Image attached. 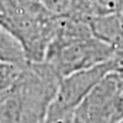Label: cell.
<instances>
[{
	"label": "cell",
	"instance_id": "obj_1",
	"mask_svg": "<svg viewBox=\"0 0 123 123\" xmlns=\"http://www.w3.org/2000/svg\"><path fill=\"white\" fill-rule=\"evenodd\" d=\"M61 81L45 62H29L0 93V123H44Z\"/></svg>",
	"mask_w": 123,
	"mask_h": 123
},
{
	"label": "cell",
	"instance_id": "obj_2",
	"mask_svg": "<svg viewBox=\"0 0 123 123\" xmlns=\"http://www.w3.org/2000/svg\"><path fill=\"white\" fill-rule=\"evenodd\" d=\"M0 25L20 41L29 62L40 63L55 38L56 18L46 10L42 0H6Z\"/></svg>",
	"mask_w": 123,
	"mask_h": 123
},
{
	"label": "cell",
	"instance_id": "obj_3",
	"mask_svg": "<svg viewBox=\"0 0 123 123\" xmlns=\"http://www.w3.org/2000/svg\"><path fill=\"white\" fill-rule=\"evenodd\" d=\"M115 50L114 47L93 35H57L49 44L43 62L47 63L62 79L110 61Z\"/></svg>",
	"mask_w": 123,
	"mask_h": 123
},
{
	"label": "cell",
	"instance_id": "obj_4",
	"mask_svg": "<svg viewBox=\"0 0 123 123\" xmlns=\"http://www.w3.org/2000/svg\"><path fill=\"white\" fill-rule=\"evenodd\" d=\"M116 69L112 57L104 64L78 71L61 79L44 123H73L78 106L101 80Z\"/></svg>",
	"mask_w": 123,
	"mask_h": 123
},
{
	"label": "cell",
	"instance_id": "obj_5",
	"mask_svg": "<svg viewBox=\"0 0 123 123\" xmlns=\"http://www.w3.org/2000/svg\"><path fill=\"white\" fill-rule=\"evenodd\" d=\"M123 119V76L111 72L75 111L76 123H118Z\"/></svg>",
	"mask_w": 123,
	"mask_h": 123
},
{
	"label": "cell",
	"instance_id": "obj_6",
	"mask_svg": "<svg viewBox=\"0 0 123 123\" xmlns=\"http://www.w3.org/2000/svg\"><path fill=\"white\" fill-rule=\"evenodd\" d=\"M42 3L55 18L89 22L98 14L90 0H42Z\"/></svg>",
	"mask_w": 123,
	"mask_h": 123
},
{
	"label": "cell",
	"instance_id": "obj_7",
	"mask_svg": "<svg viewBox=\"0 0 123 123\" xmlns=\"http://www.w3.org/2000/svg\"><path fill=\"white\" fill-rule=\"evenodd\" d=\"M0 61L17 67H23L29 63L20 41L1 25H0Z\"/></svg>",
	"mask_w": 123,
	"mask_h": 123
},
{
	"label": "cell",
	"instance_id": "obj_8",
	"mask_svg": "<svg viewBox=\"0 0 123 123\" xmlns=\"http://www.w3.org/2000/svg\"><path fill=\"white\" fill-rule=\"evenodd\" d=\"M21 68L22 67H17L0 61V93L6 90L12 84Z\"/></svg>",
	"mask_w": 123,
	"mask_h": 123
},
{
	"label": "cell",
	"instance_id": "obj_9",
	"mask_svg": "<svg viewBox=\"0 0 123 123\" xmlns=\"http://www.w3.org/2000/svg\"><path fill=\"white\" fill-rule=\"evenodd\" d=\"M118 123H123V119H121V120H120V121H119Z\"/></svg>",
	"mask_w": 123,
	"mask_h": 123
}]
</instances>
